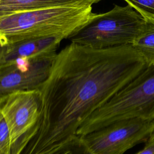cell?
<instances>
[{"label": "cell", "mask_w": 154, "mask_h": 154, "mask_svg": "<svg viewBox=\"0 0 154 154\" xmlns=\"http://www.w3.org/2000/svg\"><path fill=\"white\" fill-rule=\"evenodd\" d=\"M147 67L131 45L96 49L70 42L38 89L39 120L14 154H38L76 136L91 114Z\"/></svg>", "instance_id": "obj_1"}, {"label": "cell", "mask_w": 154, "mask_h": 154, "mask_svg": "<svg viewBox=\"0 0 154 154\" xmlns=\"http://www.w3.org/2000/svg\"><path fill=\"white\" fill-rule=\"evenodd\" d=\"M99 1L68 0L58 6L1 16L0 44L4 47L32 39H69L99 16L93 7Z\"/></svg>", "instance_id": "obj_2"}, {"label": "cell", "mask_w": 154, "mask_h": 154, "mask_svg": "<svg viewBox=\"0 0 154 154\" xmlns=\"http://www.w3.org/2000/svg\"><path fill=\"white\" fill-rule=\"evenodd\" d=\"M136 117L154 120V66H148L91 114L80 126L76 135L84 136L114 122Z\"/></svg>", "instance_id": "obj_3"}, {"label": "cell", "mask_w": 154, "mask_h": 154, "mask_svg": "<svg viewBox=\"0 0 154 154\" xmlns=\"http://www.w3.org/2000/svg\"><path fill=\"white\" fill-rule=\"evenodd\" d=\"M146 24V19L129 4L114 5L111 10L99 13L69 40L96 49L132 45Z\"/></svg>", "instance_id": "obj_4"}, {"label": "cell", "mask_w": 154, "mask_h": 154, "mask_svg": "<svg viewBox=\"0 0 154 154\" xmlns=\"http://www.w3.org/2000/svg\"><path fill=\"white\" fill-rule=\"evenodd\" d=\"M154 131V120L131 118L114 122L81 136L91 154H123L146 142Z\"/></svg>", "instance_id": "obj_5"}, {"label": "cell", "mask_w": 154, "mask_h": 154, "mask_svg": "<svg viewBox=\"0 0 154 154\" xmlns=\"http://www.w3.org/2000/svg\"><path fill=\"white\" fill-rule=\"evenodd\" d=\"M0 114L8 126L11 148L39 120L38 90L16 91L0 98Z\"/></svg>", "instance_id": "obj_6"}, {"label": "cell", "mask_w": 154, "mask_h": 154, "mask_svg": "<svg viewBox=\"0 0 154 154\" xmlns=\"http://www.w3.org/2000/svg\"><path fill=\"white\" fill-rule=\"evenodd\" d=\"M55 56L30 59L26 69L14 64L0 68V98L16 91L38 90L48 77Z\"/></svg>", "instance_id": "obj_7"}, {"label": "cell", "mask_w": 154, "mask_h": 154, "mask_svg": "<svg viewBox=\"0 0 154 154\" xmlns=\"http://www.w3.org/2000/svg\"><path fill=\"white\" fill-rule=\"evenodd\" d=\"M62 40L59 38L48 37L25 40L4 46L0 53V68L18 59L55 56Z\"/></svg>", "instance_id": "obj_8"}, {"label": "cell", "mask_w": 154, "mask_h": 154, "mask_svg": "<svg viewBox=\"0 0 154 154\" xmlns=\"http://www.w3.org/2000/svg\"><path fill=\"white\" fill-rule=\"evenodd\" d=\"M68 0H0V11L6 13L28 12L58 6Z\"/></svg>", "instance_id": "obj_9"}, {"label": "cell", "mask_w": 154, "mask_h": 154, "mask_svg": "<svg viewBox=\"0 0 154 154\" xmlns=\"http://www.w3.org/2000/svg\"><path fill=\"white\" fill-rule=\"evenodd\" d=\"M145 19L146 26L132 46L142 55L148 67L154 66V19Z\"/></svg>", "instance_id": "obj_10"}, {"label": "cell", "mask_w": 154, "mask_h": 154, "mask_svg": "<svg viewBox=\"0 0 154 154\" xmlns=\"http://www.w3.org/2000/svg\"><path fill=\"white\" fill-rule=\"evenodd\" d=\"M38 154H91L81 137L76 135L63 143Z\"/></svg>", "instance_id": "obj_11"}, {"label": "cell", "mask_w": 154, "mask_h": 154, "mask_svg": "<svg viewBox=\"0 0 154 154\" xmlns=\"http://www.w3.org/2000/svg\"><path fill=\"white\" fill-rule=\"evenodd\" d=\"M144 18L154 17V0L131 1L125 0Z\"/></svg>", "instance_id": "obj_12"}, {"label": "cell", "mask_w": 154, "mask_h": 154, "mask_svg": "<svg viewBox=\"0 0 154 154\" xmlns=\"http://www.w3.org/2000/svg\"><path fill=\"white\" fill-rule=\"evenodd\" d=\"M11 141L8 126L0 114V152L10 154Z\"/></svg>", "instance_id": "obj_13"}, {"label": "cell", "mask_w": 154, "mask_h": 154, "mask_svg": "<svg viewBox=\"0 0 154 154\" xmlns=\"http://www.w3.org/2000/svg\"><path fill=\"white\" fill-rule=\"evenodd\" d=\"M135 154H154V131L145 143L144 148Z\"/></svg>", "instance_id": "obj_14"}, {"label": "cell", "mask_w": 154, "mask_h": 154, "mask_svg": "<svg viewBox=\"0 0 154 154\" xmlns=\"http://www.w3.org/2000/svg\"><path fill=\"white\" fill-rule=\"evenodd\" d=\"M8 14H10V13H4V12H1L0 11V17L1 16H5V15H7Z\"/></svg>", "instance_id": "obj_15"}, {"label": "cell", "mask_w": 154, "mask_h": 154, "mask_svg": "<svg viewBox=\"0 0 154 154\" xmlns=\"http://www.w3.org/2000/svg\"><path fill=\"white\" fill-rule=\"evenodd\" d=\"M2 48H3V47L1 46V45L0 44V53H1V51L2 50Z\"/></svg>", "instance_id": "obj_16"}, {"label": "cell", "mask_w": 154, "mask_h": 154, "mask_svg": "<svg viewBox=\"0 0 154 154\" xmlns=\"http://www.w3.org/2000/svg\"><path fill=\"white\" fill-rule=\"evenodd\" d=\"M149 18H152V19H154V17H149Z\"/></svg>", "instance_id": "obj_17"}]
</instances>
